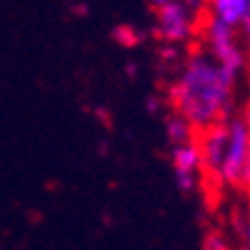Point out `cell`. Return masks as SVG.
<instances>
[{
    "instance_id": "obj_8",
    "label": "cell",
    "mask_w": 250,
    "mask_h": 250,
    "mask_svg": "<svg viewBox=\"0 0 250 250\" xmlns=\"http://www.w3.org/2000/svg\"><path fill=\"white\" fill-rule=\"evenodd\" d=\"M191 134H193V126L181 114H173V117L166 119V136H168V141H171L173 146L191 141Z\"/></svg>"
},
{
    "instance_id": "obj_12",
    "label": "cell",
    "mask_w": 250,
    "mask_h": 250,
    "mask_svg": "<svg viewBox=\"0 0 250 250\" xmlns=\"http://www.w3.org/2000/svg\"><path fill=\"white\" fill-rule=\"evenodd\" d=\"M240 38H243V42H245V47H250V20L240 27Z\"/></svg>"
},
{
    "instance_id": "obj_5",
    "label": "cell",
    "mask_w": 250,
    "mask_h": 250,
    "mask_svg": "<svg viewBox=\"0 0 250 250\" xmlns=\"http://www.w3.org/2000/svg\"><path fill=\"white\" fill-rule=\"evenodd\" d=\"M171 166H173V176H176V186L184 193H191L198 186V171L203 168L201 149L196 141L171 146Z\"/></svg>"
},
{
    "instance_id": "obj_7",
    "label": "cell",
    "mask_w": 250,
    "mask_h": 250,
    "mask_svg": "<svg viewBox=\"0 0 250 250\" xmlns=\"http://www.w3.org/2000/svg\"><path fill=\"white\" fill-rule=\"evenodd\" d=\"M210 20H218L228 27H243L250 20V0H208Z\"/></svg>"
},
{
    "instance_id": "obj_3",
    "label": "cell",
    "mask_w": 250,
    "mask_h": 250,
    "mask_svg": "<svg viewBox=\"0 0 250 250\" xmlns=\"http://www.w3.org/2000/svg\"><path fill=\"white\" fill-rule=\"evenodd\" d=\"M248 151H250V134H248L243 119L228 122V149H226V159H223V166H221V173H218V178L223 184L240 186Z\"/></svg>"
},
{
    "instance_id": "obj_10",
    "label": "cell",
    "mask_w": 250,
    "mask_h": 250,
    "mask_svg": "<svg viewBox=\"0 0 250 250\" xmlns=\"http://www.w3.org/2000/svg\"><path fill=\"white\" fill-rule=\"evenodd\" d=\"M203 250H228L226 235L218 233V230H210V233L203 238Z\"/></svg>"
},
{
    "instance_id": "obj_16",
    "label": "cell",
    "mask_w": 250,
    "mask_h": 250,
    "mask_svg": "<svg viewBox=\"0 0 250 250\" xmlns=\"http://www.w3.org/2000/svg\"><path fill=\"white\" fill-rule=\"evenodd\" d=\"M168 3H173V0H151V5L159 10V8H164V5H168Z\"/></svg>"
},
{
    "instance_id": "obj_6",
    "label": "cell",
    "mask_w": 250,
    "mask_h": 250,
    "mask_svg": "<svg viewBox=\"0 0 250 250\" xmlns=\"http://www.w3.org/2000/svg\"><path fill=\"white\" fill-rule=\"evenodd\" d=\"M198 149H201L203 168L218 178L223 159H226V149H228V124L221 122V124H213V126L203 129L201 139H198Z\"/></svg>"
},
{
    "instance_id": "obj_18",
    "label": "cell",
    "mask_w": 250,
    "mask_h": 250,
    "mask_svg": "<svg viewBox=\"0 0 250 250\" xmlns=\"http://www.w3.org/2000/svg\"><path fill=\"white\" fill-rule=\"evenodd\" d=\"M173 55H176V52H173V50H171V47H168V50H164V57H166V60H171V57H173Z\"/></svg>"
},
{
    "instance_id": "obj_13",
    "label": "cell",
    "mask_w": 250,
    "mask_h": 250,
    "mask_svg": "<svg viewBox=\"0 0 250 250\" xmlns=\"http://www.w3.org/2000/svg\"><path fill=\"white\" fill-rule=\"evenodd\" d=\"M243 240H245V248L250 250V218L243 223Z\"/></svg>"
},
{
    "instance_id": "obj_19",
    "label": "cell",
    "mask_w": 250,
    "mask_h": 250,
    "mask_svg": "<svg viewBox=\"0 0 250 250\" xmlns=\"http://www.w3.org/2000/svg\"><path fill=\"white\" fill-rule=\"evenodd\" d=\"M134 72H136V67H134V64H129V67H126V75H129V77H134Z\"/></svg>"
},
{
    "instance_id": "obj_9",
    "label": "cell",
    "mask_w": 250,
    "mask_h": 250,
    "mask_svg": "<svg viewBox=\"0 0 250 250\" xmlns=\"http://www.w3.org/2000/svg\"><path fill=\"white\" fill-rule=\"evenodd\" d=\"M114 40L122 42L124 47H134V45L139 42V35H136L129 25H119V27L114 30Z\"/></svg>"
},
{
    "instance_id": "obj_20",
    "label": "cell",
    "mask_w": 250,
    "mask_h": 250,
    "mask_svg": "<svg viewBox=\"0 0 250 250\" xmlns=\"http://www.w3.org/2000/svg\"><path fill=\"white\" fill-rule=\"evenodd\" d=\"M248 87H250V69H248Z\"/></svg>"
},
{
    "instance_id": "obj_11",
    "label": "cell",
    "mask_w": 250,
    "mask_h": 250,
    "mask_svg": "<svg viewBox=\"0 0 250 250\" xmlns=\"http://www.w3.org/2000/svg\"><path fill=\"white\" fill-rule=\"evenodd\" d=\"M240 186L250 191V151H248V159H245V166H243V178H240Z\"/></svg>"
},
{
    "instance_id": "obj_2",
    "label": "cell",
    "mask_w": 250,
    "mask_h": 250,
    "mask_svg": "<svg viewBox=\"0 0 250 250\" xmlns=\"http://www.w3.org/2000/svg\"><path fill=\"white\" fill-rule=\"evenodd\" d=\"M206 42L210 47V57L216 60L223 69L238 75L240 69L245 67V52L238 45L235 30L218 22V20H208L206 25Z\"/></svg>"
},
{
    "instance_id": "obj_4",
    "label": "cell",
    "mask_w": 250,
    "mask_h": 250,
    "mask_svg": "<svg viewBox=\"0 0 250 250\" xmlns=\"http://www.w3.org/2000/svg\"><path fill=\"white\" fill-rule=\"evenodd\" d=\"M191 8L184 0H173V3L156 10V35L164 42H184L191 38Z\"/></svg>"
},
{
    "instance_id": "obj_17",
    "label": "cell",
    "mask_w": 250,
    "mask_h": 250,
    "mask_svg": "<svg viewBox=\"0 0 250 250\" xmlns=\"http://www.w3.org/2000/svg\"><path fill=\"white\" fill-rule=\"evenodd\" d=\"M75 13H77V15H87V5L80 3V8H75Z\"/></svg>"
},
{
    "instance_id": "obj_14",
    "label": "cell",
    "mask_w": 250,
    "mask_h": 250,
    "mask_svg": "<svg viewBox=\"0 0 250 250\" xmlns=\"http://www.w3.org/2000/svg\"><path fill=\"white\" fill-rule=\"evenodd\" d=\"M146 109H149L151 114L159 112V99H156V97H149V99H146Z\"/></svg>"
},
{
    "instance_id": "obj_15",
    "label": "cell",
    "mask_w": 250,
    "mask_h": 250,
    "mask_svg": "<svg viewBox=\"0 0 250 250\" xmlns=\"http://www.w3.org/2000/svg\"><path fill=\"white\" fill-rule=\"evenodd\" d=\"M243 124H245V129L250 134V102L245 104V109H243Z\"/></svg>"
},
{
    "instance_id": "obj_1",
    "label": "cell",
    "mask_w": 250,
    "mask_h": 250,
    "mask_svg": "<svg viewBox=\"0 0 250 250\" xmlns=\"http://www.w3.org/2000/svg\"><path fill=\"white\" fill-rule=\"evenodd\" d=\"M235 75L223 69L208 55H193L178 80L168 87V102L193 129L203 131L221 119L230 109Z\"/></svg>"
}]
</instances>
